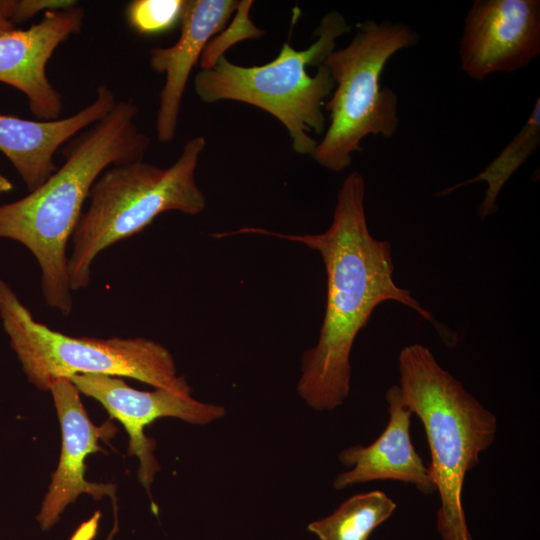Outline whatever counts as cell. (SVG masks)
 I'll use <instances>...</instances> for the list:
<instances>
[{
  "instance_id": "15",
  "label": "cell",
  "mask_w": 540,
  "mask_h": 540,
  "mask_svg": "<svg viewBox=\"0 0 540 540\" xmlns=\"http://www.w3.org/2000/svg\"><path fill=\"white\" fill-rule=\"evenodd\" d=\"M540 144V98L534 103L532 112L517 135L495 157L487 167L474 177L459 182L436 193L446 196L457 189L476 182L487 185L485 196L478 208L481 220L497 211V198L509 178L536 152Z\"/></svg>"
},
{
  "instance_id": "16",
  "label": "cell",
  "mask_w": 540,
  "mask_h": 540,
  "mask_svg": "<svg viewBox=\"0 0 540 540\" xmlns=\"http://www.w3.org/2000/svg\"><path fill=\"white\" fill-rule=\"evenodd\" d=\"M397 504L383 491L359 493L345 500L333 513L308 525L320 540H368Z\"/></svg>"
},
{
  "instance_id": "13",
  "label": "cell",
  "mask_w": 540,
  "mask_h": 540,
  "mask_svg": "<svg viewBox=\"0 0 540 540\" xmlns=\"http://www.w3.org/2000/svg\"><path fill=\"white\" fill-rule=\"evenodd\" d=\"M238 4L234 0L185 1L177 42L170 47L151 50L152 69L165 74L156 116V134L160 142L168 143L174 139L190 72L210 38L224 28Z\"/></svg>"
},
{
  "instance_id": "19",
  "label": "cell",
  "mask_w": 540,
  "mask_h": 540,
  "mask_svg": "<svg viewBox=\"0 0 540 540\" xmlns=\"http://www.w3.org/2000/svg\"><path fill=\"white\" fill-rule=\"evenodd\" d=\"M16 0H0V34L15 29L13 12Z\"/></svg>"
},
{
  "instance_id": "14",
  "label": "cell",
  "mask_w": 540,
  "mask_h": 540,
  "mask_svg": "<svg viewBox=\"0 0 540 540\" xmlns=\"http://www.w3.org/2000/svg\"><path fill=\"white\" fill-rule=\"evenodd\" d=\"M116 103L111 88L101 84L93 102L69 117L35 121L0 114V151L28 189L35 190L57 170L54 155L58 148L102 119Z\"/></svg>"
},
{
  "instance_id": "7",
  "label": "cell",
  "mask_w": 540,
  "mask_h": 540,
  "mask_svg": "<svg viewBox=\"0 0 540 540\" xmlns=\"http://www.w3.org/2000/svg\"><path fill=\"white\" fill-rule=\"evenodd\" d=\"M417 40L418 34L406 24L366 20L346 47L325 59L335 86L324 105L330 124L310 155L318 165L343 171L352 163V154L361 151L366 136L395 134L398 97L392 89L380 87V76L393 55Z\"/></svg>"
},
{
  "instance_id": "10",
  "label": "cell",
  "mask_w": 540,
  "mask_h": 540,
  "mask_svg": "<svg viewBox=\"0 0 540 540\" xmlns=\"http://www.w3.org/2000/svg\"><path fill=\"white\" fill-rule=\"evenodd\" d=\"M84 15L78 5L48 10L29 28L0 34V82L22 92L39 119H59L62 97L49 81L46 67L56 48L81 31Z\"/></svg>"
},
{
  "instance_id": "20",
  "label": "cell",
  "mask_w": 540,
  "mask_h": 540,
  "mask_svg": "<svg viewBox=\"0 0 540 540\" xmlns=\"http://www.w3.org/2000/svg\"><path fill=\"white\" fill-rule=\"evenodd\" d=\"M13 188V183L7 177L0 173V193L9 192L13 190Z\"/></svg>"
},
{
  "instance_id": "11",
  "label": "cell",
  "mask_w": 540,
  "mask_h": 540,
  "mask_svg": "<svg viewBox=\"0 0 540 540\" xmlns=\"http://www.w3.org/2000/svg\"><path fill=\"white\" fill-rule=\"evenodd\" d=\"M52 394L62 432V447L58 467L52 474L37 520L43 530L55 525L65 508L81 494L96 500L113 497L116 486L94 483L85 479V459L100 450L99 440L108 439L116 428L110 422L94 425L81 402L80 392L70 379L60 378L51 383Z\"/></svg>"
},
{
  "instance_id": "17",
  "label": "cell",
  "mask_w": 540,
  "mask_h": 540,
  "mask_svg": "<svg viewBox=\"0 0 540 540\" xmlns=\"http://www.w3.org/2000/svg\"><path fill=\"white\" fill-rule=\"evenodd\" d=\"M184 3V0H135L127 7V19L140 34L165 33L180 22Z\"/></svg>"
},
{
  "instance_id": "12",
  "label": "cell",
  "mask_w": 540,
  "mask_h": 540,
  "mask_svg": "<svg viewBox=\"0 0 540 540\" xmlns=\"http://www.w3.org/2000/svg\"><path fill=\"white\" fill-rule=\"evenodd\" d=\"M389 421L380 436L367 446L343 449L338 459L351 470L333 481L336 490L371 481L393 480L413 485L421 493L436 491L428 466L416 452L410 434L412 411L401 401L398 385L386 392Z\"/></svg>"
},
{
  "instance_id": "2",
  "label": "cell",
  "mask_w": 540,
  "mask_h": 540,
  "mask_svg": "<svg viewBox=\"0 0 540 540\" xmlns=\"http://www.w3.org/2000/svg\"><path fill=\"white\" fill-rule=\"evenodd\" d=\"M138 107L117 101L102 119L74 138L65 161L38 188L0 205V238L24 245L41 270L46 304L68 316L73 309L66 248L97 178L111 165L143 160L149 137L136 125Z\"/></svg>"
},
{
  "instance_id": "9",
  "label": "cell",
  "mask_w": 540,
  "mask_h": 540,
  "mask_svg": "<svg viewBox=\"0 0 540 540\" xmlns=\"http://www.w3.org/2000/svg\"><path fill=\"white\" fill-rule=\"evenodd\" d=\"M540 54L539 0H475L459 46L463 72L477 81L512 73Z\"/></svg>"
},
{
  "instance_id": "5",
  "label": "cell",
  "mask_w": 540,
  "mask_h": 540,
  "mask_svg": "<svg viewBox=\"0 0 540 540\" xmlns=\"http://www.w3.org/2000/svg\"><path fill=\"white\" fill-rule=\"evenodd\" d=\"M350 29L339 12L331 11L308 48L296 50L284 43L275 59L251 67L231 63L223 55L196 74L195 92L206 103L234 100L265 110L288 130L296 153L311 155L318 142L308 132L324 131L322 108L335 86L323 62L334 51L336 40Z\"/></svg>"
},
{
  "instance_id": "6",
  "label": "cell",
  "mask_w": 540,
  "mask_h": 540,
  "mask_svg": "<svg viewBox=\"0 0 540 540\" xmlns=\"http://www.w3.org/2000/svg\"><path fill=\"white\" fill-rule=\"evenodd\" d=\"M0 319L28 380L48 391L51 383L77 374L124 376L154 388L191 394L177 376L173 356L146 338L71 337L34 319L13 289L0 279Z\"/></svg>"
},
{
  "instance_id": "3",
  "label": "cell",
  "mask_w": 540,
  "mask_h": 540,
  "mask_svg": "<svg viewBox=\"0 0 540 540\" xmlns=\"http://www.w3.org/2000/svg\"><path fill=\"white\" fill-rule=\"evenodd\" d=\"M402 403L420 419L439 493L437 530L442 540H473L463 507L467 473L494 442L496 416L421 344L401 349L398 357Z\"/></svg>"
},
{
  "instance_id": "1",
  "label": "cell",
  "mask_w": 540,
  "mask_h": 540,
  "mask_svg": "<svg viewBox=\"0 0 540 540\" xmlns=\"http://www.w3.org/2000/svg\"><path fill=\"white\" fill-rule=\"evenodd\" d=\"M365 181L358 171L349 173L337 194L330 227L319 234H282L264 228H241L220 237L251 233L301 243L317 251L327 276L325 314L315 346L301 359L297 391L316 411L341 406L350 393V355L358 333L378 305L395 301L429 321L448 346L457 334L436 321L411 292L393 278L391 244L369 231L365 212Z\"/></svg>"
},
{
  "instance_id": "8",
  "label": "cell",
  "mask_w": 540,
  "mask_h": 540,
  "mask_svg": "<svg viewBox=\"0 0 540 540\" xmlns=\"http://www.w3.org/2000/svg\"><path fill=\"white\" fill-rule=\"evenodd\" d=\"M69 379L80 393L100 402L110 417L124 426L129 435L128 454L139 459L138 479L148 494L159 464L153 453L155 441L144 434L145 427L163 417L206 425L226 413L223 406L198 401L188 393L162 388L139 391L117 377L77 374Z\"/></svg>"
},
{
  "instance_id": "18",
  "label": "cell",
  "mask_w": 540,
  "mask_h": 540,
  "mask_svg": "<svg viewBox=\"0 0 540 540\" xmlns=\"http://www.w3.org/2000/svg\"><path fill=\"white\" fill-rule=\"evenodd\" d=\"M252 6V1H241L237 7V14L225 33L221 37H217L215 42H208L202 55L201 67L208 69L212 67L216 61L223 56L226 48L233 43L245 38H257L264 34V31L258 29L249 19V9Z\"/></svg>"
},
{
  "instance_id": "4",
  "label": "cell",
  "mask_w": 540,
  "mask_h": 540,
  "mask_svg": "<svg viewBox=\"0 0 540 540\" xmlns=\"http://www.w3.org/2000/svg\"><path fill=\"white\" fill-rule=\"evenodd\" d=\"M202 136L188 140L167 168L143 160L106 169L94 182L90 204L72 235L67 271L72 291L88 286L95 258L114 243L143 231L166 211L200 214L206 199L195 181L205 148Z\"/></svg>"
}]
</instances>
